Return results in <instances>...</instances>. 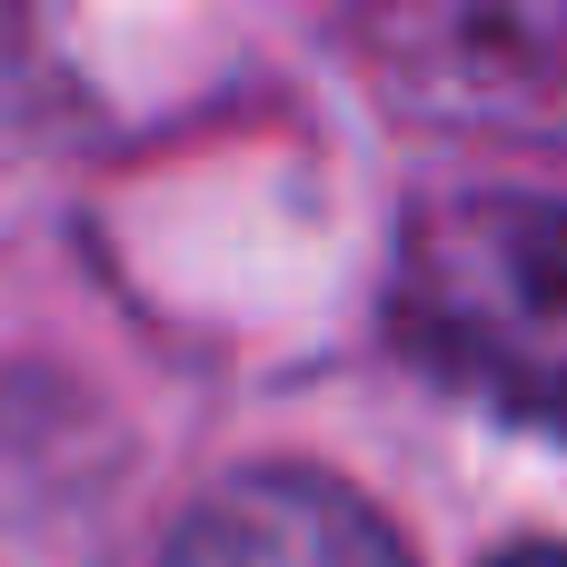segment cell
Listing matches in <instances>:
<instances>
[{
  "label": "cell",
  "mask_w": 567,
  "mask_h": 567,
  "mask_svg": "<svg viewBox=\"0 0 567 567\" xmlns=\"http://www.w3.org/2000/svg\"><path fill=\"white\" fill-rule=\"evenodd\" d=\"M389 329L458 399L567 439V199H429L389 269Z\"/></svg>",
  "instance_id": "cell-1"
},
{
  "label": "cell",
  "mask_w": 567,
  "mask_h": 567,
  "mask_svg": "<svg viewBox=\"0 0 567 567\" xmlns=\"http://www.w3.org/2000/svg\"><path fill=\"white\" fill-rule=\"evenodd\" d=\"M130 439L70 379H0V567H120Z\"/></svg>",
  "instance_id": "cell-2"
},
{
  "label": "cell",
  "mask_w": 567,
  "mask_h": 567,
  "mask_svg": "<svg viewBox=\"0 0 567 567\" xmlns=\"http://www.w3.org/2000/svg\"><path fill=\"white\" fill-rule=\"evenodd\" d=\"M159 567H409V548L359 488L319 468H249L189 498Z\"/></svg>",
  "instance_id": "cell-3"
},
{
  "label": "cell",
  "mask_w": 567,
  "mask_h": 567,
  "mask_svg": "<svg viewBox=\"0 0 567 567\" xmlns=\"http://www.w3.org/2000/svg\"><path fill=\"white\" fill-rule=\"evenodd\" d=\"M498 567H567V548H518V558H498Z\"/></svg>",
  "instance_id": "cell-4"
}]
</instances>
